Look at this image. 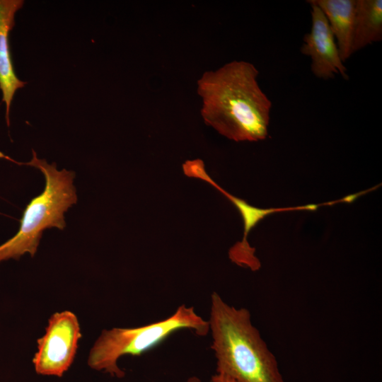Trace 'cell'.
<instances>
[{
    "instance_id": "1",
    "label": "cell",
    "mask_w": 382,
    "mask_h": 382,
    "mask_svg": "<svg viewBox=\"0 0 382 382\" xmlns=\"http://www.w3.org/2000/svg\"><path fill=\"white\" fill-rule=\"evenodd\" d=\"M252 63L233 60L207 71L197 81L206 125L235 141H257L268 134L272 102L260 88Z\"/></svg>"
},
{
    "instance_id": "2",
    "label": "cell",
    "mask_w": 382,
    "mask_h": 382,
    "mask_svg": "<svg viewBox=\"0 0 382 382\" xmlns=\"http://www.w3.org/2000/svg\"><path fill=\"white\" fill-rule=\"evenodd\" d=\"M208 321L216 374L235 382H285L248 309L229 305L214 291Z\"/></svg>"
},
{
    "instance_id": "3",
    "label": "cell",
    "mask_w": 382,
    "mask_h": 382,
    "mask_svg": "<svg viewBox=\"0 0 382 382\" xmlns=\"http://www.w3.org/2000/svg\"><path fill=\"white\" fill-rule=\"evenodd\" d=\"M0 157L18 165L36 168L45 179L43 192L32 199L25 207L18 232L0 245L1 263L10 259L18 260L25 253L33 257L46 228H64V214L76 203L77 195L73 185L75 173L66 169L58 170L55 163L49 164L45 159L38 158L34 150L32 159L27 163H18L2 153Z\"/></svg>"
},
{
    "instance_id": "4",
    "label": "cell",
    "mask_w": 382,
    "mask_h": 382,
    "mask_svg": "<svg viewBox=\"0 0 382 382\" xmlns=\"http://www.w3.org/2000/svg\"><path fill=\"white\" fill-rule=\"evenodd\" d=\"M183 329L204 337L209 333V321L198 315L193 306L183 304L171 316L152 323L103 330L91 349L88 365L93 370L122 378L125 372L118 366L120 358L140 356Z\"/></svg>"
},
{
    "instance_id": "5",
    "label": "cell",
    "mask_w": 382,
    "mask_h": 382,
    "mask_svg": "<svg viewBox=\"0 0 382 382\" xmlns=\"http://www.w3.org/2000/svg\"><path fill=\"white\" fill-rule=\"evenodd\" d=\"M81 337L76 316L69 311L56 312L49 318L45 335L37 339L33 364L42 376L62 377L71 366Z\"/></svg>"
},
{
    "instance_id": "6",
    "label": "cell",
    "mask_w": 382,
    "mask_h": 382,
    "mask_svg": "<svg viewBox=\"0 0 382 382\" xmlns=\"http://www.w3.org/2000/svg\"><path fill=\"white\" fill-rule=\"evenodd\" d=\"M183 170L188 177L195 178L207 182L226 197L231 201L239 211L243 221L244 235L241 242L236 243L229 250L230 259L237 265L243 267H249L253 270L260 267V262L255 256V249L251 248L247 241V237L252 228L266 216L276 212L285 210H316L318 205L309 204L302 207L286 209H260L253 207L245 200L238 198L220 187L206 172L203 161L197 158L187 160L183 164Z\"/></svg>"
},
{
    "instance_id": "7",
    "label": "cell",
    "mask_w": 382,
    "mask_h": 382,
    "mask_svg": "<svg viewBox=\"0 0 382 382\" xmlns=\"http://www.w3.org/2000/svg\"><path fill=\"white\" fill-rule=\"evenodd\" d=\"M307 2L311 8V28L303 36L301 52L310 57L311 70L316 77L328 80L339 74L348 80L347 69L325 15L315 4Z\"/></svg>"
},
{
    "instance_id": "8",
    "label": "cell",
    "mask_w": 382,
    "mask_h": 382,
    "mask_svg": "<svg viewBox=\"0 0 382 382\" xmlns=\"http://www.w3.org/2000/svg\"><path fill=\"white\" fill-rule=\"evenodd\" d=\"M24 4L23 0H0V89L6 106V120L10 125L9 112L16 91L26 82L20 80L14 71L9 47V34L15 25V16Z\"/></svg>"
},
{
    "instance_id": "9",
    "label": "cell",
    "mask_w": 382,
    "mask_h": 382,
    "mask_svg": "<svg viewBox=\"0 0 382 382\" xmlns=\"http://www.w3.org/2000/svg\"><path fill=\"white\" fill-rule=\"evenodd\" d=\"M325 15L345 63L353 54L352 37L356 0H310Z\"/></svg>"
},
{
    "instance_id": "10",
    "label": "cell",
    "mask_w": 382,
    "mask_h": 382,
    "mask_svg": "<svg viewBox=\"0 0 382 382\" xmlns=\"http://www.w3.org/2000/svg\"><path fill=\"white\" fill-rule=\"evenodd\" d=\"M382 40V1L356 0L352 52Z\"/></svg>"
},
{
    "instance_id": "11",
    "label": "cell",
    "mask_w": 382,
    "mask_h": 382,
    "mask_svg": "<svg viewBox=\"0 0 382 382\" xmlns=\"http://www.w3.org/2000/svg\"><path fill=\"white\" fill-rule=\"evenodd\" d=\"M211 382H235V381H233V380L224 376L215 374L212 376Z\"/></svg>"
},
{
    "instance_id": "12",
    "label": "cell",
    "mask_w": 382,
    "mask_h": 382,
    "mask_svg": "<svg viewBox=\"0 0 382 382\" xmlns=\"http://www.w3.org/2000/svg\"><path fill=\"white\" fill-rule=\"evenodd\" d=\"M184 382H202L201 379L196 376H190Z\"/></svg>"
}]
</instances>
